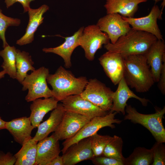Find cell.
Masks as SVG:
<instances>
[{
    "label": "cell",
    "instance_id": "6da1fadb",
    "mask_svg": "<svg viewBox=\"0 0 165 165\" xmlns=\"http://www.w3.org/2000/svg\"><path fill=\"white\" fill-rule=\"evenodd\" d=\"M124 78L128 86L138 93L148 91L155 82L145 54L124 58Z\"/></svg>",
    "mask_w": 165,
    "mask_h": 165
},
{
    "label": "cell",
    "instance_id": "7a4b0ae2",
    "mask_svg": "<svg viewBox=\"0 0 165 165\" xmlns=\"http://www.w3.org/2000/svg\"><path fill=\"white\" fill-rule=\"evenodd\" d=\"M157 40L150 33L131 28L115 43L109 42L104 45V48L107 51L119 53L125 58L133 55L145 54Z\"/></svg>",
    "mask_w": 165,
    "mask_h": 165
},
{
    "label": "cell",
    "instance_id": "3957f363",
    "mask_svg": "<svg viewBox=\"0 0 165 165\" xmlns=\"http://www.w3.org/2000/svg\"><path fill=\"white\" fill-rule=\"evenodd\" d=\"M88 80L85 76L76 77L61 66L54 74H49L47 78V83L52 87V97L58 101L69 96L80 94Z\"/></svg>",
    "mask_w": 165,
    "mask_h": 165
},
{
    "label": "cell",
    "instance_id": "277c9868",
    "mask_svg": "<svg viewBox=\"0 0 165 165\" xmlns=\"http://www.w3.org/2000/svg\"><path fill=\"white\" fill-rule=\"evenodd\" d=\"M125 112V120H130L134 123L142 125L151 132L156 142H165V129L162 122L165 113V106L162 109H156L154 113L145 114L139 112L134 108L127 105Z\"/></svg>",
    "mask_w": 165,
    "mask_h": 165
},
{
    "label": "cell",
    "instance_id": "5b68a950",
    "mask_svg": "<svg viewBox=\"0 0 165 165\" xmlns=\"http://www.w3.org/2000/svg\"><path fill=\"white\" fill-rule=\"evenodd\" d=\"M49 74V69L42 67L27 75L21 84L22 90H28L25 97L27 102L42 97H52V90L47 84V78Z\"/></svg>",
    "mask_w": 165,
    "mask_h": 165
},
{
    "label": "cell",
    "instance_id": "8992f818",
    "mask_svg": "<svg viewBox=\"0 0 165 165\" xmlns=\"http://www.w3.org/2000/svg\"><path fill=\"white\" fill-rule=\"evenodd\" d=\"M117 113L116 112H109L104 116H96L91 119L75 135L65 140L62 144L63 148L61 151L62 154L72 145L91 137L102 128L109 127L112 129L115 128L114 123L119 124L122 122V120L115 118Z\"/></svg>",
    "mask_w": 165,
    "mask_h": 165
},
{
    "label": "cell",
    "instance_id": "52a82bcc",
    "mask_svg": "<svg viewBox=\"0 0 165 165\" xmlns=\"http://www.w3.org/2000/svg\"><path fill=\"white\" fill-rule=\"evenodd\" d=\"M114 91L96 79L88 80L81 97L102 110L110 112L112 105Z\"/></svg>",
    "mask_w": 165,
    "mask_h": 165
},
{
    "label": "cell",
    "instance_id": "ba28073f",
    "mask_svg": "<svg viewBox=\"0 0 165 165\" xmlns=\"http://www.w3.org/2000/svg\"><path fill=\"white\" fill-rule=\"evenodd\" d=\"M109 41L107 34L102 31L96 24L88 25L84 28L79 43L84 50L86 58L91 61L94 60L97 50Z\"/></svg>",
    "mask_w": 165,
    "mask_h": 165
},
{
    "label": "cell",
    "instance_id": "9c48e42d",
    "mask_svg": "<svg viewBox=\"0 0 165 165\" xmlns=\"http://www.w3.org/2000/svg\"><path fill=\"white\" fill-rule=\"evenodd\" d=\"M91 119L78 113L65 111L60 124L53 134L59 141L69 139L75 135Z\"/></svg>",
    "mask_w": 165,
    "mask_h": 165
},
{
    "label": "cell",
    "instance_id": "30bf717a",
    "mask_svg": "<svg viewBox=\"0 0 165 165\" xmlns=\"http://www.w3.org/2000/svg\"><path fill=\"white\" fill-rule=\"evenodd\" d=\"M96 25L102 31L107 34L112 44L125 35L131 28L122 16L118 13L107 14L100 18Z\"/></svg>",
    "mask_w": 165,
    "mask_h": 165
},
{
    "label": "cell",
    "instance_id": "8fae6325",
    "mask_svg": "<svg viewBox=\"0 0 165 165\" xmlns=\"http://www.w3.org/2000/svg\"><path fill=\"white\" fill-rule=\"evenodd\" d=\"M162 16L161 10L158 5L155 4L146 16L139 18L122 16L132 28L150 33L158 40H163V36L157 23L158 19H162Z\"/></svg>",
    "mask_w": 165,
    "mask_h": 165
},
{
    "label": "cell",
    "instance_id": "7c38bea8",
    "mask_svg": "<svg viewBox=\"0 0 165 165\" xmlns=\"http://www.w3.org/2000/svg\"><path fill=\"white\" fill-rule=\"evenodd\" d=\"M65 111L75 112L90 119L108 113L82 97L80 94L69 96L61 101Z\"/></svg>",
    "mask_w": 165,
    "mask_h": 165
},
{
    "label": "cell",
    "instance_id": "4fadbf2b",
    "mask_svg": "<svg viewBox=\"0 0 165 165\" xmlns=\"http://www.w3.org/2000/svg\"><path fill=\"white\" fill-rule=\"evenodd\" d=\"M124 59L120 54L108 51L98 59L105 73L115 85L124 77Z\"/></svg>",
    "mask_w": 165,
    "mask_h": 165
},
{
    "label": "cell",
    "instance_id": "5bb4252c",
    "mask_svg": "<svg viewBox=\"0 0 165 165\" xmlns=\"http://www.w3.org/2000/svg\"><path fill=\"white\" fill-rule=\"evenodd\" d=\"M62 156L64 165H74L85 160H90L94 156L91 147L90 137L70 146Z\"/></svg>",
    "mask_w": 165,
    "mask_h": 165
},
{
    "label": "cell",
    "instance_id": "9a60e30c",
    "mask_svg": "<svg viewBox=\"0 0 165 165\" xmlns=\"http://www.w3.org/2000/svg\"><path fill=\"white\" fill-rule=\"evenodd\" d=\"M118 87L112 96V105L110 112H116L125 115V108L127 102L130 98H135L139 101L142 105L146 106L149 101V100L140 97L132 91L129 88L124 77L118 84Z\"/></svg>",
    "mask_w": 165,
    "mask_h": 165
},
{
    "label": "cell",
    "instance_id": "2e32d148",
    "mask_svg": "<svg viewBox=\"0 0 165 165\" xmlns=\"http://www.w3.org/2000/svg\"><path fill=\"white\" fill-rule=\"evenodd\" d=\"M61 151L59 140L53 134L38 142L35 165H49Z\"/></svg>",
    "mask_w": 165,
    "mask_h": 165
},
{
    "label": "cell",
    "instance_id": "e0dca14e",
    "mask_svg": "<svg viewBox=\"0 0 165 165\" xmlns=\"http://www.w3.org/2000/svg\"><path fill=\"white\" fill-rule=\"evenodd\" d=\"M147 62L155 82H158L163 64L165 62V44L164 40H157L145 54Z\"/></svg>",
    "mask_w": 165,
    "mask_h": 165
},
{
    "label": "cell",
    "instance_id": "ac0fdd59",
    "mask_svg": "<svg viewBox=\"0 0 165 165\" xmlns=\"http://www.w3.org/2000/svg\"><path fill=\"white\" fill-rule=\"evenodd\" d=\"M84 27H81L72 36L65 38L64 42L59 46L54 48H44L45 53H53L61 57L64 60V66L69 68L72 66L71 57L74 50L79 46V40L82 34Z\"/></svg>",
    "mask_w": 165,
    "mask_h": 165
},
{
    "label": "cell",
    "instance_id": "d6986e66",
    "mask_svg": "<svg viewBox=\"0 0 165 165\" xmlns=\"http://www.w3.org/2000/svg\"><path fill=\"white\" fill-rule=\"evenodd\" d=\"M34 129L29 117H23L6 122V129L21 145L32 138L31 135Z\"/></svg>",
    "mask_w": 165,
    "mask_h": 165
},
{
    "label": "cell",
    "instance_id": "ffe728a7",
    "mask_svg": "<svg viewBox=\"0 0 165 165\" xmlns=\"http://www.w3.org/2000/svg\"><path fill=\"white\" fill-rule=\"evenodd\" d=\"M49 9V6L43 5L37 9L31 8L28 10L29 21L25 34L17 40L16 44L22 46L31 43L34 40V35L39 26L43 22V14Z\"/></svg>",
    "mask_w": 165,
    "mask_h": 165
},
{
    "label": "cell",
    "instance_id": "44dd1931",
    "mask_svg": "<svg viewBox=\"0 0 165 165\" xmlns=\"http://www.w3.org/2000/svg\"><path fill=\"white\" fill-rule=\"evenodd\" d=\"M65 111L61 103L58 104L49 118L39 124L35 136L32 138V140L38 142L48 137L51 133L54 132L60 124Z\"/></svg>",
    "mask_w": 165,
    "mask_h": 165
},
{
    "label": "cell",
    "instance_id": "7402d4cb",
    "mask_svg": "<svg viewBox=\"0 0 165 165\" xmlns=\"http://www.w3.org/2000/svg\"><path fill=\"white\" fill-rule=\"evenodd\" d=\"M31 105L29 118L34 128H37L45 116L57 106L58 101L53 97L36 99Z\"/></svg>",
    "mask_w": 165,
    "mask_h": 165
},
{
    "label": "cell",
    "instance_id": "603a6c76",
    "mask_svg": "<svg viewBox=\"0 0 165 165\" xmlns=\"http://www.w3.org/2000/svg\"><path fill=\"white\" fill-rule=\"evenodd\" d=\"M104 6L107 14L118 13L125 17H134L138 5L147 0H106Z\"/></svg>",
    "mask_w": 165,
    "mask_h": 165
},
{
    "label": "cell",
    "instance_id": "cb8c5ba5",
    "mask_svg": "<svg viewBox=\"0 0 165 165\" xmlns=\"http://www.w3.org/2000/svg\"><path fill=\"white\" fill-rule=\"evenodd\" d=\"M38 142L32 138L22 145L20 150L14 155L15 165H35Z\"/></svg>",
    "mask_w": 165,
    "mask_h": 165
},
{
    "label": "cell",
    "instance_id": "d4e9b609",
    "mask_svg": "<svg viewBox=\"0 0 165 165\" xmlns=\"http://www.w3.org/2000/svg\"><path fill=\"white\" fill-rule=\"evenodd\" d=\"M34 62L29 53L24 51L16 49V79L21 84L27 76L28 72L35 69L33 66Z\"/></svg>",
    "mask_w": 165,
    "mask_h": 165
},
{
    "label": "cell",
    "instance_id": "484cf974",
    "mask_svg": "<svg viewBox=\"0 0 165 165\" xmlns=\"http://www.w3.org/2000/svg\"><path fill=\"white\" fill-rule=\"evenodd\" d=\"M124 165H149L153 162V153L151 149L138 147L123 161Z\"/></svg>",
    "mask_w": 165,
    "mask_h": 165
},
{
    "label": "cell",
    "instance_id": "4316f807",
    "mask_svg": "<svg viewBox=\"0 0 165 165\" xmlns=\"http://www.w3.org/2000/svg\"><path fill=\"white\" fill-rule=\"evenodd\" d=\"M16 49L14 46L9 45L0 51V56L3 59V61L1 66L3 70L10 77L16 79Z\"/></svg>",
    "mask_w": 165,
    "mask_h": 165
},
{
    "label": "cell",
    "instance_id": "83f0119b",
    "mask_svg": "<svg viewBox=\"0 0 165 165\" xmlns=\"http://www.w3.org/2000/svg\"><path fill=\"white\" fill-rule=\"evenodd\" d=\"M123 141L122 138L115 135L105 148L101 156L123 161L122 153Z\"/></svg>",
    "mask_w": 165,
    "mask_h": 165
},
{
    "label": "cell",
    "instance_id": "f1b7e54d",
    "mask_svg": "<svg viewBox=\"0 0 165 165\" xmlns=\"http://www.w3.org/2000/svg\"><path fill=\"white\" fill-rule=\"evenodd\" d=\"M113 137L101 135L97 133L90 137L91 147L94 156H101L105 148Z\"/></svg>",
    "mask_w": 165,
    "mask_h": 165
},
{
    "label": "cell",
    "instance_id": "f546056e",
    "mask_svg": "<svg viewBox=\"0 0 165 165\" xmlns=\"http://www.w3.org/2000/svg\"><path fill=\"white\" fill-rule=\"evenodd\" d=\"M20 23V19L9 17L4 15L0 9V38L3 41V48L9 45L5 37L7 28L9 26H18Z\"/></svg>",
    "mask_w": 165,
    "mask_h": 165
},
{
    "label": "cell",
    "instance_id": "4dcf8cb0",
    "mask_svg": "<svg viewBox=\"0 0 165 165\" xmlns=\"http://www.w3.org/2000/svg\"><path fill=\"white\" fill-rule=\"evenodd\" d=\"M163 143L156 142L151 148L153 158L151 165H165V146Z\"/></svg>",
    "mask_w": 165,
    "mask_h": 165
},
{
    "label": "cell",
    "instance_id": "1f68e13d",
    "mask_svg": "<svg viewBox=\"0 0 165 165\" xmlns=\"http://www.w3.org/2000/svg\"><path fill=\"white\" fill-rule=\"evenodd\" d=\"M90 160L93 163L96 165H124L123 160L103 156H94Z\"/></svg>",
    "mask_w": 165,
    "mask_h": 165
},
{
    "label": "cell",
    "instance_id": "d6a6232c",
    "mask_svg": "<svg viewBox=\"0 0 165 165\" xmlns=\"http://www.w3.org/2000/svg\"><path fill=\"white\" fill-rule=\"evenodd\" d=\"M16 161L14 156L10 152L6 154L0 151V165H13Z\"/></svg>",
    "mask_w": 165,
    "mask_h": 165
},
{
    "label": "cell",
    "instance_id": "836d02e7",
    "mask_svg": "<svg viewBox=\"0 0 165 165\" xmlns=\"http://www.w3.org/2000/svg\"><path fill=\"white\" fill-rule=\"evenodd\" d=\"M34 0H5L6 6L7 8L12 6L16 2H19L22 5L24 12L28 11L30 8V3Z\"/></svg>",
    "mask_w": 165,
    "mask_h": 165
},
{
    "label": "cell",
    "instance_id": "e575fe53",
    "mask_svg": "<svg viewBox=\"0 0 165 165\" xmlns=\"http://www.w3.org/2000/svg\"><path fill=\"white\" fill-rule=\"evenodd\" d=\"M158 87L161 93L165 94V62L163 64L159 81Z\"/></svg>",
    "mask_w": 165,
    "mask_h": 165
},
{
    "label": "cell",
    "instance_id": "d590c367",
    "mask_svg": "<svg viewBox=\"0 0 165 165\" xmlns=\"http://www.w3.org/2000/svg\"><path fill=\"white\" fill-rule=\"evenodd\" d=\"M49 165H64L62 156L59 155L56 157L50 162Z\"/></svg>",
    "mask_w": 165,
    "mask_h": 165
},
{
    "label": "cell",
    "instance_id": "8d00e7d4",
    "mask_svg": "<svg viewBox=\"0 0 165 165\" xmlns=\"http://www.w3.org/2000/svg\"><path fill=\"white\" fill-rule=\"evenodd\" d=\"M6 122L4 121L0 117V130L6 129Z\"/></svg>",
    "mask_w": 165,
    "mask_h": 165
},
{
    "label": "cell",
    "instance_id": "74e56055",
    "mask_svg": "<svg viewBox=\"0 0 165 165\" xmlns=\"http://www.w3.org/2000/svg\"><path fill=\"white\" fill-rule=\"evenodd\" d=\"M6 73L4 71L2 70L0 72V79L4 77Z\"/></svg>",
    "mask_w": 165,
    "mask_h": 165
},
{
    "label": "cell",
    "instance_id": "f35d334b",
    "mask_svg": "<svg viewBox=\"0 0 165 165\" xmlns=\"http://www.w3.org/2000/svg\"><path fill=\"white\" fill-rule=\"evenodd\" d=\"M155 2V4L158 2L163 1V0H153Z\"/></svg>",
    "mask_w": 165,
    "mask_h": 165
}]
</instances>
